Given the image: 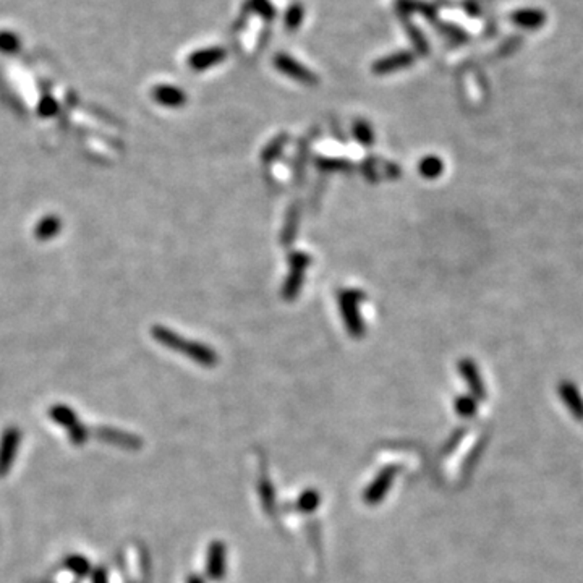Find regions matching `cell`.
<instances>
[{"mask_svg": "<svg viewBox=\"0 0 583 583\" xmlns=\"http://www.w3.org/2000/svg\"><path fill=\"white\" fill-rule=\"evenodd\" d=\"M153 334H154V339L159 340L160 344L169 347V349H172L175 351H180V354H183L185 356H188V358L195 360L196 363L201 366L213 368V366L218 365V355L214 354V350L203 344H199V342H192V340L180 338V335L175 334L174 331L160 328V326L153 329Z\"/></svg>", "mask_w": 583, "mask_h": 583, "instance_id": "cell-1", "label": "cell"}, {"mask_svg": "<svg viewBox=\"0 0 583 583\" xmlns=\"http://www.w3.org/2000/svg\"><path fill=\"white\" fill-rule=\"evenodd\" d=\"M360 301H361V294L356 290H344L339 296L342 318H344L345 321V326H347V329H349V333L354 334L355 338H360V335L365 333L363 321H361V315L358 311Z\"/></svg>", "mask_w": 583, "mask_h": 583, "instance_id": "cell-2", "label": "cell"}, {"mask_svg": "<svg viewBox=\"0 0 583 583\" xmlns=\"http://www.w3.org/2000/svg\"><path fill=\"white\" fill-rule=\"evenodd\" d=\"M274 67L278 68L280 73L287 75L289 78L295 80V82H298L301 84H306V86H313V84H318L319 82L315 72H311V70L306 68L303 63L298 62L295 57H292V55L285 52L275 54Z\"/></svg>", "mask_w": 583, "mask_h": 583, "instance_id": "cell-3", "label": "cell"}, {"mask_svg": "<svg viewBox=\"0 0 583 583\" xmlns=\"http://www.w3.org/2000/svg\"><path fill=\"white\" fill-rule=\"evenodd\" d=\"M20 442H22V433H20L17 426H10L3 431L2 437H0V476L7 475L12 469Z\"/></svg>", "mask_w": 583, "mask_h": 583, "instance_id": "cell-4", "label": "cell"}, {"mask_svg": "<svg viewBox=\"0 0 583 583\" xmlns=\"http://www.w3.org/2000/svg\"><path fill=\"white\" fill-rule=\"evenodd\" d=\"M415 54L410 50H399V52L384 55L379 60L373 63V73L376 75H388L405 70L415 63Z\"/></svg>", "mask_w": 583, "mask_h": 583, "instance_id": "cell-5", "label": "cell"}, {"mask_svg": "<svg viewBox=\"0 0 583 583\" xmlns=\"http://www.w3.org/2000/svg\"><path fill=\"white\" fill-rule=\"evenodd\" d=\"M225 57H227V49L219 46L204 47L190 55L188 67L195 70V72H204V70H209L218 63L224 62Z\"/></svg>", "mask_w": 583, "mask_h": 583, "instance_id": "cell-6", "label": "cell"}, {"mask_svg": "<svg viewBox=\"0 0 583 583\" xmlns=\"http://www.w3.org/2000/svg\"><path fill=\"white\" fill-rule=\"evenodd\" d=\"M206 569H208L206 574L214 582L222 580L225 577V570H227V550H225V545L222 541H214L213 545L209 546L208 559H206Z\"/></svg>", "mask_w": 583, "mask_h": 583, "instance_id": "cell-7", "label": "cell"}, {"mask_svg": "<svg viewBox=\"0 0 583 583\" xmlns=\"http://www.w3.org/2000/svg\"><path fill=\"white\" fill-rule=\"evenodd\" d=\"M308 266H310L308 256L303 253L292 255V258H290L292 273L284 287V296H287V300H292L300 292L301 282H303V278H305V271Z\"/></svg>", "mask_w": 583, "mask_h": 583, "instance_id": "cell-8", "label": "cell"}, {"mask_svg": "<svg viewBox=\"0 0 583 583\" xmlns=\"http://www.w3.org/2000/svg\"><path fill=\"white\" fill-rule=\"evenodd\" d=\"M395 474H397V470L394 469V467H388V469H384L383 471H381V474L374 478L373 483L366 487L365 501L368 502V504H378V502L383 501L384 496L388 494V491L391 490L392 483H394Z\"/></svg>", "mask_w": 583, "mask_h": 583, "instance_id": "cell-9", "label": "cell"}, {"mask_svg": "<svg viewBox=\"0 0 583 583\" xmlns=\"http://www.w3.org/2000/svg\"><path fill=\"white\" fill-rule=\"evenodd\" d=\"M459 371H460L462 378H464V381L467 383V386L470 388L474 397H476V399H483V397L486 395V389H485V383H483V379H481V374L478 368H476L475 361L470 358H462L459 363Z\"/></svg>", "mask_w": 583, "mask_h": 583, "instance_id": "cell-10", "label": "cell"}, {"mask_svg": "<svg viewBox=\"0 0 583 583\" xmlns=\"http://www.w3.org/2000/svg\"><path fill=\"white\" fill-rule=\"evenodd\" d=\"M559 395L564 405L569 409V411L575 420L583 421V397L580 395L579 388L570 381H562L559 384Z\"/></svg>", "mask_w": 583, "mask_h": 583, "instance_id": "cell-11", "label": "cell"}, {"mask_svg": "<svg viewBox=\"0 0 583 583\" xmlns=\"http://www.w3.org/2000/svg\"><path fill=\"white\" fill-rule=\"evenodd\" d=\"M153 99L164 107L177 109L187 103V94L183 89L172 86V84H159L153 89Z\"/></svg>", "mask_w": 583, "mask_h": 583, "instance_id": "cell-12", "label": "cell"}, {"mask_svg": "<svg viewBox=\"0 0 583 583\" xmlns=\"http://www.w3.org/2000/svg\"><path fill=\"white\" fill-rule=\"evenodd\" d=\"M100 439H105L107 442H112L115 446L125 447V449H138L142 447V439L133 434L123 433V431L115 430H100L99 431Z\"/></svg>", "mask_w": 583, "mask_h": 583, "instance_id": "cell-13", "label": "cell"}, {"mask_svg": "<svg viewBox=\"0 0 583 583\" xmlns=\"http://www.w3.org/2000/svg\"><path fill=\"white\" fill-rule=\"evenodd\" d=\"M63 567H65V572H68V574H73L77 577L91 575V572H93L91 562H89L86 557L82 554L68 556L67 559L63 561Z\"/></svg>", "mask_w": 583, "mask_h": 583, "instance_id": "cell-14", "label": "cell"}, {"mask_svg": "<svg viewBox=\"0 0 583 583\" xmlns=\"http://www.w3.org/2000/svg\"><path fill=\"white\" fill-rule=\"evenodd\" d=\"M49 416L55 421V423L63 426L67 431L70 428H73L77 423H80L77 418V414H75V411L67 405H54L52 409L49 410Z\"/></svg>", "mask_w": 583, "mask_h": 583, "instance_id": "cell-15", "label": "cell"}, {"mask_svg": "<svg viewBox=\"0 0 583 583\" xmlns=\"http://www.w3.org/2000/svg\"><path fill=\"white\" fill-rule=\"evenodd\" d=\"M305 20V7L298 2L289 5L284 13V26L287 31H296Z\"/></svg>", "mask_w": 583, "mask_h": 583, "instance_id": "cell-16", "label": "cell"}, {"mask_svg": "<svg viewBox=\"0 0 583 583\" xmlns=\"http://www.w3.org/2000/svg\"><path fill=\"white\" fill-rule=\"evenodd\" d=\"M442 172H444V162H442V159L436 158V156H426L420 162V174L425 179L434 180L442 175Z\"/></svg>", "mask_w": 583, "mask_h": 583, "instance_id": "cell-17", "label": "cell"}, {"mask_svg": "<svg viewBox=\"0 0 583 583\" xmlns=\"http://www.w3.org/2000/svg\"><path fill=\"white\" fill-rule=\"evenodd\" d=\"M476 409H478V405H476V400H475L474 395L457 397L455 411L460 416H464V418H471V416L476 414Z\"/></svg>", "mask_w": 583, "mask_h": 583, "instance_id": "cell-18", "label": "cell"}, {"mask_svg": "<svg viewBox=\"0 0 583 583\" xmlns=\"http://www.w3.org/2000/svg\"><path fill=\"white\" fill-rule=\"evenodd\" d=\"M250 7L256 15H259L261 18L266 20V22H273L275 18V7L271 3V0H250Z\"/></svg>", "mask_w": 583, "mask_h": 583, "instance_id": "cell-19", "label": "cell"}, {"mask_svg": "<svg viewBox=\"0 0 583 583\" xmlns=\"http://www.w3.org/2000/svg\"><path fill=\"white\" fill-rule=\"evenodd\" d=\"M319 501H321V497L318 494V491L308 490V491H305L303 494H301L298 497V502H296V507H298V509L301 512H313V510L318 509Z\"/></svg>", "mask_w": 583, "mask_h": 583, "instance_id": "cell-20", "label": "cell"}, {"mask_svg": "<svg viewBox=\"0 0 583 583\" xmlns=\"http://www.w3.org/2000/svg\"><path fill=\"white\" fill-rule=\"evenodd\" d=\"M405 29H407V34H409L411 44H414L415 49L418 50V54H421V55L428 54L430 46L426 44L423 34L418 31V28H415L410 22H405Z\"/></svg>", "mask_w": 583, "mask_h": 583, "instance_id": "cell-21", "label": "cell"}, {"mask_svg": "<svg viewBox=\"0 0 583 583\" xmlns=\"http://www.w3.org/2000/svg\"><path fill=\"white\" fill-rule=\"evenodd\" d=\"M59 225H60L59 220L55 219V218H46V219H43V222L39 224L38 229H36L38 237H41V238L52 237V235L59 230Z\"/></svg>", "mask_w": 583, "mask_h": 583, "instance_id": "cell-22", "label": "cell"}, {"mask_svg": "<svg viewBox=\"0 0 583 583\" xmlns=\"http://www.w3.org/2000/svg\"><path fill=\"white\" fill-rule=\"evenodd\" d=\"M355 137L358 138V142L361 144H366L370 146L371 142H373L374 135L371 132V127L366 122H356L355 123Z\"/></svg>", "mask_w": 583, "mask_h": 583, "instance_id": "cell-23", "label": "cell"}, {"mask_svg": "<svg viewBox=\"0 0 583 583\" xmlns=\"http://www.w3.org/2000/svg\"><path fill=\"white\" fill-rule=\"evenodd\" d=\"M68 437L75 446H83L88 441V430L82 423H77L68 430Z\"/></svg>", "mask_w": 583, "mask_h": 583, "instance_id": "cell-24", "label": "cell"}, {"mask_svg": "<svg viewBox=\"0 0 583 583\" xmlns=\"http://www.w3.org/2000/svg\"><path fill=\"white\" fill-rule=\"evenodd\" d=\"M17 46H18V41L13 34H8V33L0 34V49L7 50V52H12V50L17 49Z\"/></svg>", "mask_w": 583, "mask_h": 583, "instance_id": "cell-25", "label": "cell"}, {"mask_svg": "<svg viewBox=\"0 0 583 583\" xmlns=\"http://www.w3.org/2000/svg\"><path fill=\"white\" fill-rule=\"evenodd\" d=\"M93 583H109L107 574H105L104 569H96L93 574Z\"/></svg>", "mask_w": 583, "mask_h": 583, "instance_id": "cell-26", "label": "cell"}, {"mask_svg": "<svg viewBox=\"0 0 583 583\" xmlns=\"http://www.w3.org/2000/svg\"><path fill=\"white\" fill-rule=\"evenodd\" d=\"M187 583H204V582L198 575H190L188 579H187Z\"/></svg>", "mask_w": 583, "mask_h": 583, "instance_id": "cell-27", "label": "cell"}]
</instances>
